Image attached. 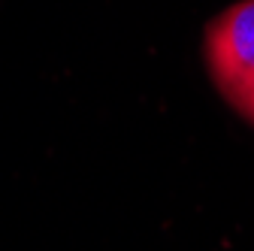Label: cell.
<instances>
[{"label": "cell", "mask_w": 254, "mask_h": 251, "mask_svg": "<svg viewBox=\"0 0 254 251\" xmlns=\"http://www.w3.org/2000/svg\"><path fill=\"white\" fill-rule=\"evenodd\" d=\"M206 61L224 100L254 124V0L233 3L209 24Z\"/></svg>", "instance_id": "6da1fadb"}]
</instances>
